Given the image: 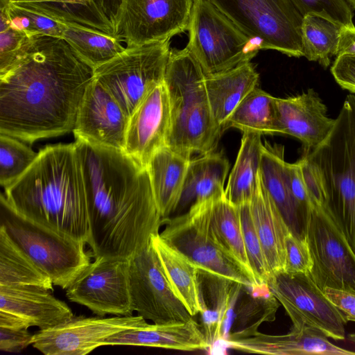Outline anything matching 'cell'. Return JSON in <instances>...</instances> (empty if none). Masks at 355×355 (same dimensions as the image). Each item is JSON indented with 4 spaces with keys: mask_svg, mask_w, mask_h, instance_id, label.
<instances>
[{
    "mask_svg": "<svg viewBox=\"0 0 355 355\" xmlns=\"http://www.w3.org/2000/svg\"><path fill=\"white\" fill-rule=\"evenodd\" d=\"M94 69L63 39L35 36L0 77V134L32 144L73 132Z\"/></svg>",
    "mask_w": 355,
    "mask_h": 355,
    "instance_id": "cell-1",
    "label": "cell"
},
{
    "mask_svg": "<svg viewBox=\"0 0 355 355\" xmlns=\"http://www.w3.org/2000/svg\"><path fill=\"white\" fill-rule=\"evenodd\" d=\"M74 143L85 182L92 255L129 260L164 223L148 171L123 151L80 139Z\"/></svg>",
    "mask_w": 355,
    "mask_h": 355,
    "instance_id": "cell-2",
    "label": "cell"
},
{
    "mask_svg": "<svg viewBox=\"0 0 355 355\" xmlns=\"http://www.w3.org/2000/svg\"><path fill=\"white\" fill-rule=\"evenodd\" d=\"M4 190L7 202L20 216L88 243L87 198L75 143L46 146L27 171Z\"/></svg>",
    "mask_w": 355,
    "mask_h": 355,
    "instance_id": "cell-3",
    "label": "cell"
},
{
    "mask_svg": "<svg viewBox=\"0 0 355 355\" xmlns=\"http://www.w3.org/2000/svg\"><path fill=\"white\" fill-rule=\"evenodd\" d=\"M205 78L186 47L171 51L164 80L170 109L166 146L189 159L194 154L214 151L221 136L212 116Z\"/></svg>",
    "mask_w": 355,
    "mask_h": 355,
    "instance_id": "cell-4",
    "label": "cell"
},
{
    "mask_svg": "<svg viewBox=\"0 0 355 355\" xmlns=\"http://www.w3.org/2000/svg\"><path fill=\"white\" fill-rule=\"evenodd\" d=\"M323 205L355 253V96L347 95L326 139L308 153Z\"/></svg>",
    "mask_w": 355,
    "mask_h": 355,
    "instance_id": "cell-5",
    "label": "cell"
},
{
    "mask_svg": "<svg viewBox=\"0 0 355 355\" xmlns=\"http://www.w3.org/2000/svg\"><path fill=\"white\" fill-rule=\"evenodd\" d=\"M0 204L1 224L53 285L67 289L91 263L85 243L24 218L10 207L2 193Z\"/></svg>",
    "mask_w": 355,
    "mask_h": 355,
    "instance_id": "cell-6",
    "label": "cell"
},
{
    "mask_svg": "<svg viewBox=\"0 0 355 355\" xmlns=\"http://www.w3.org/2000/svg\"><path fill=\"white\" fill-rule=\"evenodd\" d=\"M186 48L205 76L231 69L250 60L259 45L208 0H194Z\"/></svg>",
    "mask_w": 355,
    "mask_h": 355,
    "instance_id": "cell-7",
    "label": "cell"
},
{
    "mask_svg": "<svg viewBox=\"0 0 355 355\" xmlns=\"http://www.w3.org/2000/svg\"><path fill=\"white\" fill-rule=\"evenodd\" d=\"M214 200L191 206L185 213L164 220L159 236L200 270L253 289L261 286L218 245L210 227Z\"/></svg>",
    "mask_w": 355,
    "mask_h": 355,
    "instance_id": "cell-8",
    "label": "cell"
},
{
    "mask_svg": "<svg viewBox=\"0 0 355 355\" xmlns=\"http://www.w3.org/2000/svg\"><path fill=\"white\" fill-rule=\"evenodd\" d=\"M261 49L303 56L304 17L291 0H208Z\"/></svg>",
    "mask_w": 355,
    "mask_h": 355,
    "instance_id": "cell-9",
    "label": "cell"
},
{
    "mask_svg": "<svg viewBox=\"0 0 355 355\" xmlns=\"http://www.w3.org/2000/svg\"><path fill=\"white\" fill-rule=\"evenodd\" d=\"M170 40L127 47L94 69V78L130 117L146 96L164 83Z\"/></svg>",
    "mask_w": 355,
    "mask_h": 355,
    "instance_id": "cell-10",
    "label": "cell"
},
{
    "mask_svg": "<svg viewBox=\"0 0 355 355\" xmlns=\"http://www.w3.org/2000/svg\"><path fill=\"white\" fill-rule=\"evenodd\" d=\"M305 239L313 263L309 276L318 286L355 293V253L327 208L317 201L309 209Z\"/></svg>",
    "mask_w": 355,
    "mask_h": 355,
    "instance_id": "cell-11",
    "label": "cell"
},
{
    "mask_svg": "<svg viewBox=\"0 0 355 355\" xmlns=\"http://www.w3.org/2000/svg\"><path fill=\"white\" fill-rule=\"evenodd\" d=\"M267 285L292 327L311 328L335 340L345 339L347 322L309 275L279 272L269 277Z\"/></svg>",
    "mask_w": 355,
    "mask_h": 355,
    "instance_id": "cell-12",
    "label": "cell"
},
{
    "mask_svg": "<svg viewBox=\"0 0 355 355\" xmlns=\"http://www.w3.org/2000/svg\"><path fill=\"white\" fill-rule=\"evenodd\" d=\"M194 0H121L113 21L127 47L171 40L188 28Z\"/></svg>",
    "mask_w": 355,
    "mask_h": 355,
    "instance_id": "cell-13",
    "label": "cell"
},
{
    "mask_svg": "<svg viewBox=\"0 0 355 355\" xmlns=\"http://www.w3.org/2000/svg\"><path fill=\"white\" fill-rule=\"evenodd\" d=\"M129 290L133 311L155 324L193 319L174 293L150 243L129 259Z\"/></svg>",
    "mask_w": 355,
    "mask_h": 355,
    "instance_id": "cell-14",
    "label": "cell"
},
{
    "mask_svg": "<svg viewBox=\"0 0 355 355\" xmlns=\"http://www.w3.org/2000/svg\"><path fill=\"white\" fill-rule=\"evenodd\" d=\"M129 260L95 257L66 289L68 299L98 316L132 315Z\"/></svg>",
    "mask_w": 355,
    "mask_h": 355,
    "instance_id": "cell-15",
    "label": "cell"
},
{
    "mask_svg": "<svg viewBox=\"0 0 355 355\" xmlns=\"http://www.w3.org/2000/svg\"><path fill=\"white\" fill-rule=\"evenodd\" d=\"M146 322L140 315L87 318L73 316L69 320L33 334L31 345L45 355H85L111 336L135 329Z\"/></svg>",
    "mask_w": 355,
    "mask_h": 355,
    "instance_id": "cell-16",
    "label": "cell"
},
{
    "mask_svg": "<svg viewBox=\"0 0 355 355\" xmlns=\"http://www.w3.org/2000/svg\"><path fill=\"white\" fill-rule=\"evenodd\" d=\"M130 117L96 80L88 85L73 132L75 139L124 152Z\"/></svg>",
    "mask_w": 355,
    "mask_h": 355,
    "instance_id": "cell-17",
    "label": "cell"
},
{
    "mask_svg": "<svg viewBox=\"0 0 355 355\" xmlns=\"http://www.w3.org/2000/svg\"><path fill=\"white\" fill-rule=\"evenodd\" d=\"M225 343L232 349L263 354H355V352L333 344L322 332L308 327H292L286 334L272 335L261 333L257 326H252L231 333Z\"/></svg>",
    "mask_w": 355,
    "mask_h": 355,
    "instance_id": "cell-18",
    "label": "cell"
},
{
    "mask_svg": "<svg viewBox=\"0 0 355 355\" xmlns=\"http://www.w3.org/2000/svg\"><path fill=\"white\" fill-rule=\"evenodd\" d=\"M170 109L164 83L155 87L130 116L124 152L146 168L155 153L166 146Z\"/></svg>",
    "mask_w": 355,
    "mask_h": 355,
    "instance_id": "cell-19",
    "label": "cell"
},
{
    "mask_svg": "<svg viewBox=\"0 0 355 355\" xmlns=\"http://www.w3.org/2000/svg\"><path fill=\"white\" fill-rule=\"evenodd\" d=\"M280 134L291 135L302 144L304 154L321 144L330 134L336 119L313 89L297 96L276 99Z\"/></svg>",
    "mask_w": 355,
    "mask_h": 355,
    "instance_id": "cell-20",
    "label": "cell"
},
{
    "mask_svg": "<svg viewBox=\"0 0 355 355\" xmlns=\"http://www.w3.org/2000/svg\"><path fill=\"white\" fill-rule=\"evenodd\" d=\"M49 291L35 286H0V311L15 314L40 329L71 319V309Z\"/></svg>",
    "mask_w": 355,
    "mask_h": 355,
    "instance_id": "cell-21",
    "label": "cell"
},
{
    "mask_svg": "<svg viewBox=\"0 0 355 355\" xmlns=\"http://www.w3.org/2000/svg\"><path fill=\"white\" fill-rule=\"evenodd\" d=\"M285 162L284 146L266 141L261 156V182L290 232L297 237L305 239L309 210L293 196L284 175Z\"/></svg>",
    "mask_w": 355,
    "mask_h": 355,
    "instance_id": "cell-22",
    "label": "cell"
},
{
    "mask_svg": "<svg viewBox=\"0 0 355 355\" xmlns=\"http://www.w3.org/2000/svg\"><path fill=\"white\" fill-rule=\"evenodd\" d=\"M104 345L160 347L185 352L206 350L210 346L199 324L191 319L184 322L149 324L115 334Z\"/></svg>",
    "mask_w": 355,
    "mask_h": 355,
    "instance_id": "cell-23",
    "label": "cell"
},
{
    "mask_svg": "<svg viewBox=\"0 0 355 355\" xmlns=\"http://www.w3.org/2000/svg\"><path fill=\"white\" fill-rule=\"evenodd\" d=\"M259 73L251 62L218 73L205 76V83L214 122L221 135L231 115L258 85Z\"/></svg>",
    "mask_w": 355,
    "mask_h": 355,
    "instance_id": "cell-24",
    "label": "cell"
},
{
    "mask_svg": "<svg viewBox=\"0 0 355 355\" xmlns=\"http://www.w3.org/2000/svg\"><path fill=\"white\" fill-rule=\"evenodd\" d=\"M229 169V162L222 153L213 151L192 157L175 212L225 197L224 185Z\"/></svg>",
    "mask_w": 355,
    "mask_h": 355,
    "instance_id": "cell-25",
    "label": "cell"
},
{
    "mask_svg": "<svg viewBox=\"0 0 355 355\" xmlns=\"http://www.w3.org/2000/svg\"><path fill=\"white\" fill-rule=\"evenodd\" d=\"M250 208L270 276L284 272L285 241L290 230L266 191L261 179L250 202Z\"/></svg>",
    "mask_w": 355,
    "mask_h": 355,
    "instance_id": "cell-26",
    "label": "cell"
},
{
    "mask_svg": "<svg viewBox=\"0 0 355 355\" xmlns=\"http://www.w3.org/2000/svg\"><path fill=\"white\" fill-rule=\"evenodd\" d=\"M151 243L174 293L192 316L201 313L207 304L201 290L200 270L159 234L151 237Z\"/></svg>",
    "mask_w": 355,
    "mask_h": 355,
    "instance_id": "cell-27",
    "label": "cell"
},
{
    "mask_svg": "<svg viewBox=\"0 0 355 355\" xmlns=\"http://www.w3.org/2000/svg\"><path fill=\"white\" fill-rule=\"evenodd\" d=\"M190 159L164 146L155 153L146 166L153 195L164 220L176 210Z\"/></svg>",
    "mask_w": 355,
    "mask_h": 355,
    "instance_id": "cell-28",
    "label": "cell"
},
{
    "mask_svg": "<svg viewBox=\"0 0 355 355\" xmlns=\"http://www.w3.org/2000/svg\"><path fill=\"white\" fill-rule=\"evenodd\" d=\"M263 143L261 135L243 132L234 165L230 172L225 197L239 207L250 202L260 179Z\"/></svg>",
    "mask_w": 355,
    "mask_h": 355,
    "instance_id": "cell-29",
    "label": "cell"
},
{
    "mask_svg": "<svg viewBox=\"0 0 355 355\" xmlns=\"http://www.w3.org/2000/svg\"><path fill=\"white\" fill-rule=\"evenodd\" d=\"M210 227L220 248L257 282L248 257L239 207L225 197L214 201Z\"/></svg>",
    "mask_w": 355,
    "mask_h": 355,
    "instance_id": "cell-30",
    "label": "cell"
},
{
    "mask_svg": "<svg viewBox=\"0 0 355 355\" xmlns=\"http://www.w3.org/2000/svg\"><path fill=\"white\" fill-rule=\"evenodd\" d=\"M53 282L12 240L3 225L0 227V286H35L53 290Z\"/></svg>",
    "mask_w": 355,
    "mask_h": 355,
    "instance_id": "cell-31",
    "label": "cell"
},
{
    "mask_svg": "<svg viewBox=\"0 0 355 355\" xmlns=\"http://www.w3.org/2000/svg\"><path fill=\"white\" fill-rule=\"evenodd\" d=\"M274 97L256 87L239 103L227 123L243 132L280 134L278 110Z\"/></svg>",
    "mask_w": 355,
    "mask_h": 355,
    "instance_id": "cell-32",
    "label": "cell"
},
{
    "mask_svg": "<svg viewBox=\"0 0 355 355\" xmlns=\"http://www.w3.org/2000/svg\"><path fill=\"white\" fill-rule=\"evenodd\" d=\"M0 1L6 5L12 24L31 37L62 38L65 29L71 26L69 15L59 9L34 2Z\"/></svg>",
    "mask_w": 355,
    "mask_h": 355,
    "instance_id": "cell-33",
    "label": "cell"
},
{
    "mask_svg": "<svg viewBox=\"0 0 355 355\" xmlns=\"http://www.w3.org/2000/svg\"><path fill=\"white\" fill-rule=\"evenodd\" d=\"M62 39L93 69L112 60L126 48L115 35L82 26L68 27Z\"/></svg>",
    "mask_w": 355,
    "mask_h": 355,
    "instance_id": "cell-34",
    "label": "cell"
},
{
    "mask_svg": "<svg viewBox=\"0 0 355 355\" xmlns=\"http://www.w3.org/2000/svg\"><path fill=\"white\" fill-rule=\"evenodd\" d=\"M341 27L318 15L304 16L302 26L303 56L324 68L329 67L331 58L336 56Z\"/></svg>",
    "mask_w": 355,
    "mask_h": 355,
    "instance_id": "cell-35",
    "label": "cell"
},
{
    "mask_svg": "<svg viewBox=\"0 0 355 355\" xmlns=\"http://www.w3.org/2000/svg\"><path fill=\"white\" fill-rule=\"evenodd\" d=\"M38 153L22 141L0 134V184L5 189L21 176L36 159Z\"/></svg>",
    "mask_w": 355,
    "mask_h": 355,
    "instance_id": "cell-36",
    "label": "cell"
},
{
    "mask_svg": "<svg viewBox=\"0 0 355 355\" xmlns=\"http://www.w3.org/2000/svg\"><path fill=\"white\" fill-rule=\"evenodd\" d=\"M0 77L14 67L27 53L33 37L15 27L6 5L0 1Z\"/></svg>",
    "mask_w": 355,
    "mask_h": 355,
    "instance_id": "cell-37",
    "label": "cell"
},
{
    "mask_svg": "<svg viewBox=\"0 0 355 355\" xmlns=\"http://www.w3.org/2000/svg\"><path fill=\"white\" fill-rule=\"evenodd\" d=\"M245 245L255 277L261 286L270 276L263 251L251 216L250 202L239 206Z\"/></svg>",
    "mask_w": 355,
    "mask_h": 355,
    "instance_id": "cell-38",
    "label": "cell"
},
{
    "mask_svg": "<svg viewBox=\"0 0 355 355\" xmlns=\"http://www.w3.org/2000/svg\"><path fill=\"white\" fill-rule=\"evenodd\" d=\"M303 16L318 15L341 26L353 25L352 7L346 0H291Z\"/></svg>",
    "mask_w": 355,
    "mask_h": 355,
    "instance_id": "cell-39",
    "label": "cell"
},
{
    "mask_svg": "<svg viewBox=\"0 0 355 355\" xmlns=\"http://www.w3.org/2000/svg\"><path fill=\"white\" fill-rule=\"evenodd\" d=\"M285 250L284 272L292 275L310 274L313 263L306 239L298 238L289 232L286 237Z\"/></svg>",
    "mask_w": 355,
    "mask_h": 355,
    "instance_id": "cell-40",
    "label": "cell"
},
{
    "mask_svg": "<svg viewBox=\"0 0 355 355\" xmlns=\"http://www.w3.org/2000/svg\"><path fill=\"white\" fill-rule=\"evenodd\" d=\"M331 72L342 89L355 94V55L343 54L336 56L331 67Z\"/></svg>",
    "mask_w": 355,
    "mask_h": 355,
    "instance_id": "cell-41",
    "label": "cell"
},
{
    "mask_svg": "<svg viewBox=\"0 0 355 355\" xmlns=\"http://www.w3.org/2000/svg\"><path fill=\"white\" fill-rule=\"evenodd\" d=\"M323 292L346 322H355V293L329 287L325 288Z\"/></svg>",
    "mask_w": 355,
    "mask_h": 355,
    "instance_id": "cell-42",
    "label": "cell"
},
{
    "mask_svg": "<svg viewBox=\"0 0 355 355\" xmlns=\"http://www.w3.org/2000/svg\"><path fill=\"white\" fill-rule=\"evenodd\" d=\"M33 334L28 329H10L0 327V349L19 352L31 344Z\"/></svg>",
    "mask_w": 355,
    "mask_h": 355,
    "instance_id": "cell-43",
    "label": "cell"
},
{
    "mask_svg": "<svg viewBox=\"0 0 355 355\" xmlns=\"http://www.w3.org/2000/svg\"><path fill=\"white\" fill-rule=\"evenodd\" d=\"M10 2H37L46 3L62 6L74 8L83 11L96 15L107 21H110L96 6L92 0H1ZM111 22V21H110Z\"/></svg>",
    "mask_w": 355,
    "mask_h": 355,
    "instance_id": "cell-44",
    "label": "cell"
},
{
    "mask_svg": "<svg viewBox=\"0 0 355 355\" xmlns=\"http://www.w3.org/2000/svg\"><path fill=\"white\" fill-rule=\"evenodd\" d=\"M343 54L355 55V26L354 25L342 26L336 56Z\"/></svg>",
    "mask_w": 355,
    "mask_h": 355,
    "instance_id": "cell-45",
    "label": "cell"
},
{
    "mask_svg": "<svg viewBox=\"0 0 355 355\" xmlns=\"http://www.w3.org/2000/svg\"><path fill=\"white\" fill-rule=\"evenodd\" d=\"M30 324L21 317L10 312L0 311V327L10 329H28Z\"/></svg>",
    "mask_w": 355,
    "mask_h": 355,
    "instance_id": "cell-46",
    "label": "cell"
},
{
    "mask_svg": "<svg viewBox=\"0 0 355 355\" xmlns=\"http://www.w3.org/2000/svg\"><path fill=\"white\" fill-rule=\"evenodd\" d=\"M98 10L111 21H113L121 0H92Z\"/></svg>",
    "mask_w": 355,
    "mask_h": 355,
    "instance_id": "cell-47",
    "label": "cell"
},
{
    "mask_svg": "<svg viewBox=\"0 0 355 355\" xmlns=\"http://www.w3.org/2000/svg\"><path fill=\"white\" fill-rule=\"evenodd\" d=\"M348 339H349V340H350L352 343H354V344H355V333L350 334L348 336Z\"/></svg>",
    "mask_w": 355,
    "mask_h": 355,
    "instance_id": "cell-48",
    "label": "cell"
},
{
    "mask_svg": "<svg viewBox=\"0 0 355 355\" xmlns=\"http://www.w3.org/2000/svg\"><path fill=\"white\" fill-rule=\"evenodd\" d=\"M346 1L352 7V8L355 9V0H346Z\"/></svg>",
    "mask_w": 355,
    "mask_h": 355,
    "instance_id": "cell-49",
    "label": "cell"
}]
</instances>
